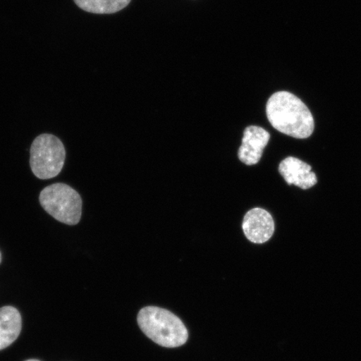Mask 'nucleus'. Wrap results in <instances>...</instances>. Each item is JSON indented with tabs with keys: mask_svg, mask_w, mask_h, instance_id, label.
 <instances>
[{
	"mask_svg": "<svg viewBox=\"0 0 361 361\" xmlns=\"http://www.w3.org/2000/svg\"><path fill=\"white\" fill-rule=\"evenodd\" d=\"M279 173L288 185H295L302 189H309L317 183L312 168L296 157H288L281 161Z\"/></svg>",
	"mask_w": 361,
	"mask_h": 361,
	"instance_id": "obj_7",
	"label": "nucleus"
},
{
	"mask_svg": "<svg viewBox=\"0 0 361 361\" xmlns=\"http://www.w3.org/2000/svg\"><path fill=\"white\" fill-rule=\"evenodd\" d=\"M266 112L270 124L279 133L297 139H305L314 132V117L309 108L290 92H279L272 94Z\"/></svg>",
	"mask_w": 361,
	"mask_h": 361,
	"instance_id": "obj_1",
	"label": "nucleus"
},
{
	"mask_svg": "<svg viewBox=\"0 0 361 361\" xmlns=\"http://www.w3.org/2000/svg\"><path fill=\"white\" fill-rule=\"evenodd\" d=\"M66 156L65 147L56 135H40L31 145V170L36 178L42 180L56 178L64 166Z\"/></svg>",
	"mask_w": 361,
	"mask_h": 361,
	"instance_id": "obj_4",
	"label": "nucleus"
},
{
	"mask_svg": "<svg viewBox=\"0 0 361 361\" xmlns=\"http://www.w3.org/2000/svg\"><path fill=\"white\" fill-rule=\"evenodd\" d=\"M242 228L248 240L259 245L272 238L274 233V221L268 211L260 207H255L245 214Z\"/></svg>",
	"mask_w": 361,
	"mask_h": 361,
	"instance_id": "obj_5",
	"label": "nucleus"
},
{
	"mask_svg": "<svg viewBox=\"0 0 361 361\" xmlns=\"http://www.w3.org/2000/svg\"><path fill=\"white\" fill-rule=\"evenodd\" d=\"M81 10L92 13H114L123 10L130 0H74Z\"/></svg>",
	"mask_w": 361,
	"mask_h": 361,
	"instance_id": "obj_9",
	"label": "nucleus"
},
{
	"mask_svg": "<svg viewBox=\"0 0 361 361\" xmlns=\"http://www.w3.org/2000/svg\"><path fill=\"white\" fill-rule=\"evenodd\" d=\"M21 315L11 306L0 308V350L7 348L20 335Z\"/></svg>",
	"mask_w": 361,
	"mask_h": 361,
	"instance_id": "obj_8",
	"label": "nucleus"
},
{
	"mask_svg": "<svg viewBox=\"0 0 361 361\" xmlns=\"http://www.w3.org/2000/svg\"><path fill=\"white\" fill-rule=\"evenodd\" d=\"M26 361H40V360H26Z\"/></svg>",
	"mask_w": 361,
	"mask_h": 361,
	"instance_id": "obj_11",
	"label": "nucleus"
},
{
	"mask_svg": "<svg viewBox=\"0 0 361 361\" xmlns=\"http://www.w3.org/2000/svg\"><path fill=\"white\" fill-rule=\"evenodd\" d=\"M39 202L47 213L59 222L78 224L82 214V200L75 189L64 183L52 184L39 194Z\"/></svg>",
	"mask_w": 361,
	"mask_h": 361,
	"instance_id": "obj_3",
	"label": "nucleus"
},
{
	"mask_svg": "<svg viewBox=\"0 0 361 361\" xmlns=\"http://www.w3.org/2000/svg\"><path fill=\"white\" fill-rule=\"evenodd\" d=\"M269 139L270 134L265 129L256 126H247L243 132L242 145L238 149L239 160L247 166L258 164Z\"/></svg>",
	"mask_w": 361,
	"mask_h": 361,
	"instance_id": "obj_6",
	"label": "nucleus"
},
{
	"mask_svg": "<svg viewBox=\"0 0 361 361\" xmlns=\"http://www.w3.org/2000/svg\"><path fill=\"white\" fill-rule=\"evenodd\" d=\"M1 260H2V256H1V252H0V263H1Z\"/></svg>",
	"mask_w": 361,
	"mask_h": 361,
	"instance_id": "obj_10",
	"label": "nucleus"
},
{
	"mask_svg": "<svg viewBox=\"0 0 361 361\" xmlns=\"http://www.w3.org/2000/svg\"><path fill=\"white\" fill-rule=\"evenodd\" d=\"M137 322L149 338L166 348H176L188 341V329L182 320L165 309L145 307L140 310Z\"/></svg>",
	"mask_w": 361,
	"mask_h": 361,
	"instance_id": "obj_2",
	"label": "nucleus"
}]
</instances>
